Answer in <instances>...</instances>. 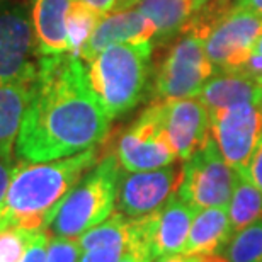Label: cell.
Returning <instances> with one entry per match:
<instances>
[{
    "label": "cell",
    "mask_w": 262,
    "mask_h": 262,
    "mask_svg": "<svg viewBox=\"0 0 262 262\" xmlns=\"http://www.w3.org/2000/svg\"><path fill=\"white\" fill-rule=\"evenodd\" d=\"M109 124L85 63L70 53L41 56L15 141V160L51 162L96 148L106 140Z\"/></svg>",
    "instance_id": "6da1fadb"
},
{
    "label": "cell",
    "mask_w": 262,
    "mask_h": 262,
    "mask_svg": "<svg viewBox=\"0 0 262 262\" xmlns=\"http://www.w3.org/2000/svg\"><path fill=\"white\" fill-rule=\"evenodd\" d=\"M97 162V146L60 160L19 162L0 204V232L50 230L67 194Z\"/></svg>",
    "instance_id": "7a4b0ae2"
},
{
    "label": "cell",
    "mask_w": 262,
    "mask_h": 262,
    "mask_svg": "<svg viewBox=\"0 0 262 262\" xmlns=\"http://www.w3.org/2000/svg\"><path fill=\"white\" fill-rule=\"evenodd\" d=\"M151 50V43H118L83 61L92 92L111 121L131 111L143 97Z\"/></svg>",
    "instance_id": "3957f363"
},
{
    "label": "cell",
    "mask_w": 262,
    "mask_h": 262,
    "mask_svg": "<svg viewBox=\"0 0 262 262\" xmlns=\"http://www.w3.org/2000/svg\"><path fill=\"white\" fill-rule=\"evenodd\" d=\"M121 165L116 155H106L72 187L60 204L50 232L58 237L78 238L107 220L116 209Z\"/></svg>",
    "instance_id": "277c9868"
},
{
    "label": "cell",
    "mask_w": 262,
    "mask_h": 262,
    "mask_svg": "<svg viewBox=\"0 0 262 262\" xmlns=\"http://www.w3.org/2000/svg\"><path fill=\"white\" fill-rule=\"evenodd\" d=\"M237 170L220 154L209 138L194 155L184 160L176 194L194 209L227 208L232 196Z\"/></svg>",
    "instance_id": "5b68a950"
},
{
    "label": "cell",
    "mask_w": 262,
    "mask_h": 262,
    "mask_svg": "<svg viewBox=\"0 0 262 262\" xmlns=\"http://www.w3.org/2000/svg\"><path fill=\"white\" fill-rule=\"evenodd\" d=\"M214 72L216 70L208 58L203 36L194 31H186L170 48L160 67L155 80L157 99L174 101L198 97Z\"/></svg>",
    "instance_id": "8992f818"
},
{
    "label": "cell",
    "mask_w": 262,
    "mask_h": 262,
    "mask_svg": "<svg viewBox=\"0 0 262 262\" xmlns=\"http://www.w3.org/2000/svg\"><path fill=\"white\" fill-rule=\"evenodd\" d=\"M116 159L124 172L154 170L172 165L177 155L164 123V101L146 107L116 145Z\"/></svg>",
    "instance_id": "52a82bcc"
},
{
    "label": "cell",
    "mask_w": 262,
    "mask_h": 262,
    "mask_svg": "<svg viewBox=\"0 0 262 262\" xmlns=\"http://www.w3.org/2000/svg\"><path fill=\"white\" fill-rule=\"evenodd\" d=\"M194 213L196 209L184 199L172 194L154 213L135 220L129 249L138 250L148 262L182 254Z\"/></svg>",
    "instance_id": "ba28073f"
},
{
    "label": "cell",
    "mask_w": 262,
    "mask_h": 262,
    "mask_svg": "<svg viewBox=\"0 0 262 262\" xmlns=\"http://www.w3.org/2000/svg\"><path fill=\"white\" fill-rule=\"evenodd\" d=\"M260 34L262 15L233 9L232 5L225 9L204 34V48L214 70H240Z\"/></svg>",
    "instance_id": "9c48e42d"
},
{
    "label": "cell",
    "mask_w": 262,
    "mask_h": 262,
    "mask_svg": "<svg viewBox=\"0 0 262 262\" xmlns=\"http://www.w3.org/2000/svg\"><path fill=\"white\" fill-rule=\"evenodd\" d=\"M31 12L23 4L0 5V82H34L39 67Z\"/></svg>",
    "instance_id": "30bf717a"
},
{
    "label": "cell",
    "mask_w": 262,
    "mask_h": 262,
    "mask_svg": "<svg viewBox=\"0 0 262 262\" xmlns=\"http://www.w3.org/2000/svg\"><path fill=\"white\" fill-rule=\"evenodd\" d=\"M211 138L235 170H245L262 140V104L218 109L209 113Z\"/></svg>",
    "instance_id": "8fae6325"
},
{
    "label": "cell",
    "mask_w": 262,
    "mask_h": 262,
    "mask_svg": "<svg viewBox=\"0 0 262 262\" xmlns=\"http://www.w3.org/2000/svg\"><path fill=\"white\" fill-rule=\"evenodd\" d=\"M182 167L167 165L154 170L126 172L119 177L116 209L128 218H141L159 209L181 182Z\"/></svg>",
    "instance_id": "7c38bea8"
},
{
    "label": "cell",
    "mask_w": 262,
    "mask_h": 262,
    "mask_svg": "<svg viewBox=\"0 0 262 262\" xmlns=\"http://www.w3.org/2000/svg\"><path fill=\"white\" fill-rule=\"evenodd\" d=\"M164 123L172 148L182 162L211 138L209 111L198 97L164 101Z\"/></svg>",
    "instance_id": "4fadbf2b"
},
{
    "label": "cell",
    "mask_w": 262,
    "mask_h": 262,
    "mask_svg": "<svg viewBox=\"0 0 262 262\" xmlns=\"http://www.w3.org/2000/svg\"><path fill=\"white\" fill-rule=\"evenodd\" d=\"M157 38L154 23L140 12L138 9L109 12L99 20L94 33L82 48L78 58L89 61L99 51L118 43H151Z\"/></svg>",
    "instance_id": "5bb4252c"
},
{
    "label": "cell",
    "mask_w": 262,
    "mask_h": 262,
    "mask_svg": "<svg viewBox=\"0 0 262 262\" xmlns=\"http://www.w3.org/2000/svg\"><path fill=\"white\" fill-rule=\"evenodd\" d=\"M75 0H31L36 50L39 56L70 53L68 19Z\"/></svg>",
    "instance_id": "9a60e30c"
},
{
    "label": "cell",
    "mask_w": 262,
    "mask_h": 262,
    "mask_svg": "<svg viewBox=\"0 0 262 262\" xmlns=\"http://www.w3.org/2000/svg\"><path fill=\"white\" fill-rule=\"evenodd\" d=\"M198 99L209 113L240 104H262V77L249 72H218L204 83Z\"/></svg>",
    "instance_id": "2e32d148"
},
{
    "label": "cell",
    "mask_w": 262,
    "mask_h": 262,
    "mask_svg": "<svg viewBox=\"0 0 262 262\" xmlns=\"http://www.w3.org/2000/svg\"><path fill=\"white\" fill-rule=\"evenodd\" d=\"M31 94L33 82H0V157L9 162L15 160V141Z\"/></svg>",
    "instance_id": "e0dca14e"
},
{
    "label": "cell",
    "mask_w": 262,
    "mask_h": 262,
    "mask_svg": "<svg viewBox=\"0 0 262 262\" xmlns=\"http://www.w3.org/2000/svg\"><path fill=\"white\" fill-rule=\"evenodd\" d=\"M232 237L233 230L227 208L196 209L182 254L196 255L222 252Z\"/></svg>",
    "instance_id": "ac0fdd59"
},
{
    "label": "cell",
    "mask_w": 262,
    "mask_h": 262,
    "mask_svg": "<svg viewBox=\"0 0 262 262\" xmlns=\"http://www.w3.org/2000/svg\"><path fill=\"white\" fill-rule=\"evenodd\" d=\"M206 2L208 0H141L136 9L154 23L155 39H169L182 33Z\"/></svg>",
    "instance_id": "d6986e66"
},
{
    "label": "cell",
    "mask_w": 262,
    "mask_h": 262,
    "mask_svg": "<svg viewBox=\"0 0 262 262\" xmlns=\"http://www.w3.org/2000/svg\"><path fill=\"white\" fill-rule=\"evenodd\" d=\"M227 211L233 233L262 220V191L250 181L245 170H237Z\"/></svg>",
    "instance_id": "ffe728a7"
},
{
    "label": "cell",
    "mask_w": 262,
    "mask_h": 262,
    "mask_svg": "<svg viewBox=\"0 0 262 262\" xmlns=\"http://www.w3.org/2000/svg\"><path fill=\"white\" fill-rule=\"evenodd\" d=\"M133 227H135L133 218H128L123 213L114 211L107 220L96 225L89 232L80 235L77 240L82 252L92 249H102V247L129 249L131 242H133Z\"/></svg>",
    "instance_id": "44dd1931"
},
{
    "label": "cell",
    "mask_w": 262,
    "mask_h": 262,
    "mask_svg": "<svg viewBox=\"0 0 262 262\" xmlns=\"http://www.w3.org/2000/svg\"><path fill=\"white\" fill-rule=\"evenodd\" d=\"M222 252L228 262H262V220L233 233Z\"/></svg>",
    "instance_id": "7402d4cb"
},
{
    "label": "cell",
    "mask_w": 262,
    "mask_h": 262,
    "mask_svg": "<svg viewBox=\"0 0 262 262\" xmlns=\"http://www.w3.org/2000/svg\"><path fill=\"white\" fill-rule=\"evenodd\" d=\"M104 15L97 10L91 9L89 5L75 0L68 19V39H70V55L78 56L82 48L91 38L96 26Z\"/></svg>",
    "instance_id": "603a6c76"
},
{
    "label": "cell",
    "mask_w": 262,
    "mask_h": 262,
    "mask_svg": "<svg viewBox=\"0 0 262 262\" xmlns=\"http://www.w3.org/2000/svg\"><path fill=\"white\" fill-rule=\"evenodd\" d=\"M36 233V232H34ZM33 232L7 228L0 232V262H20L29 247Z\"/></svg>",
    "instance_id": "cb8c5ba5"
},
{
    "label": "cell",
    "mask_w": 262,
    "mask_h": 262,
    "mask_svg": "<svg viewBox=\"0 0 262 262\" xmlns=\"http://www.w3.org/2000/svg\"><path fill=\"white\" fill-rule=\"evenodd\" d=\"M82 255V249L77 238L50 237L48 252H46V262H78Z\"/></svg>",
    "instance_id": "d4e9b609"
},
{
    "label": "cell",
    "mask_w": 262,
    "mask_h": 262,
    "mask_svg": "<svg viewBox=\"0 0 262 262\" xmlns=\"http://www.w3.org/2000/svg\"><path fill=\"white\" fill-rule=\"evenodd\" d=\"M50 244V232H36L31 237L29 247L26 250L24 257L20 262H46V252Z\"/></svg>",
    "instance_id": "484cf974"
},
{
    "label": "cell",
    "mask_w": 262,
    "mask_h": 262,
    "mask_svg": "<svg viewBox=\"0 0 262 262\" xmlns=\"http://www.w3.org/2000/svg\"><path fill=\"white\" fill-rule=\"evenodd\" d=\"M126 250L128 249L123 247H102L85 250V252H82L78 262H119Z\"/></svg>",
    "instance_id": "4316f807"
},
{
    "label": "cell",
    "mask_w": 262,
    "mask_h": 262,
    "mask_svg": "<svg viewBox=\"0 0 262 262\" xmlns=\"http://www.w3.org/2000/svg\"><path fill=\"white\" fill-rule=\"evenodd\" d=\"M245 174H247L250 177V181L262 191V140L259 141L252 159L249 160L247 167H245Z\"/></svg>",
    "instance_id": "83f0119b"
},
{
    "label": "cell",
    "mask_w": 262,
    "mask_h": 262,
    "mask_svg": "<svg viewBox=\"0 0 262 262\" xmlns=\"http://www.w3.org/2000/svg\"><path fill=\"white\" fill-rule=\"evenodd\" d=\"M240 72H249L254 75L262 77V34L259 36V39L255 41V45L250 50L249 60L245 61V65L240 68Z\"/></svg>",
    "instance_id": "f1b7e54d"
},
{
    "label": "cell",
    "mask_w": 262,
    "mask_h": 262,
    "mask_svg": "<svg viewBox=\"0 0 262 262\" xmlns=\"http://www.w3.org/2000/svg\"><path fill=\"white\" fill-rule=\"evenodd\" d=\"M14 162H9L0 157V204H2L4 198H5V192H7V187H9V182H10V177H12V172H14Z\"/></svg>",
    "instance_id": "f546056e"
},
{
    "label": "cell",
    "mask_w": 262,
    "mask_h": 262,
    "mask_svg": "<svg viewBox=\"0 0 262 262\" xmlns=\"http://www.w3.org/2000/svg\"><path fill=\"white\" fill-rule=\"evenodd\" d=\"M78 2L85 4L91 9L97 10V12H101L102 15H106L109 12H113V9L118 0H78Z\"/></svg>",
    "instance_id": "4dcf8cb0"
},
{
    "label": "cell",
    "mask_w": 262,
    "mask_h": 262,
    "mask_svg": "<svg viewBox=\"0 0 262 262\" xmlns=\"http://www.w3.org/2000/svg\"><path fill=\"white\" fill-rule=\"evenodd\" d=\"M232 7L238 10H249V12L262 15V0H237Z\"/></svg>",
    "instance_id": "1f68e13d"
},
{
    "label": "cell",
    "mask_w": 262,
    "mask_h": 262,
    "mask_svg": "<svg viewBox=\"0 0 262 262\" xmlns=\"http://www.w3.org/2000/svg\"><path fill=\"white\" fill-rule=\"evenodd\" d=\"M154 262H198L196 255H187V254H174V255H165Z\"/></svg>",
    "instance_id": "d6a6232c"
},
{
    "label": "cell",
    "mask_w": 262,
    "mask_h": 262,
    "mask_svg": "<svg viewBox=\"0 0 262 262\" xmlns=\"http://www.w3.org/2000/svg\"><path fill=\"white\" fill-rule=\"evenodd\" d=\"M119 262H148L143 255H141L138 250L135 249H128L126 252H124V255L121 259H119Z\"/></svg>",
    "instance_id": "836d02e7"
},
{
    "label": "cell",
    "mask_w": 262,
    "mask_h": 262,
    "mask_svg": "<svg viewBox=\"0 0 262 262\" xmlns=\"http://www.w3.org/2000/svg\"><path fill=\"white\" fill-rule=\"evenodd\" d=\"M141 0H118L116 5H114L113 12H121V10H129V9H135Z\"/></svg>",
    "instance_id": "e575fe53"
},
{
    "label": "cell",
    "mask_w": 262,
    "mask_h": 262,
    "mask_svg": "<svg viewBox=\"0 0 262 262\" xmlns=\"http://www.w3.org/2000/svg\"><path fill=\"white\" fill-rule=\"evenodd\" d=\"M222 2H223V4H228V0H222Z\"/></svg>",
    "instance_id": "d590c367"
}]
</instances>
